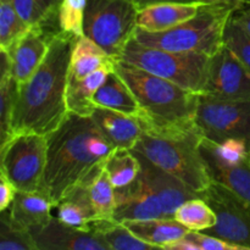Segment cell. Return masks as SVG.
Segmentation results:
<instances>
[{
  "label": "cell",
  "mask_w": 250,
  "mask_h": 250,
  "mask_svg": "<svg viewBox=\"0 0 250 250\" xmlns=\"http://www.w3.org/2000/svg\"><path fill=\"white\" fill-rule=\"evenodd\" d=\"M44 192L54 208L75 188L89 187L104 171L115 150L90 116L68 112L62 124L46 136Z\"/></svg>",
  "instance_id": "1"
},
{
  "label": "cell",
  "mask_w": 250,
  "mask_h": 250,
  "mask_svg": "<svg viewBox=\"0 0 250 250\" xmlns=\"http://www.w3.org/2000/svg\"><path fill=\"white\" fill-rule=\"evenodd\" d=\"M77 37L59 32L36 72L23 84L11 120V133L48 136L68 115L67 92L71 53Z\"/></svg>",
  "instance_id": "2"
},
{
  "label": "cell",
  "mask_w": 250,
  "mask_h": 250,
  "mask_svg": "<svg viewBox=\"0 0 250 250\" xmlns=\"http://www.w3.org/2000/svg\"><path fill=\"white\" fill-rule=\"evenodd\" d=\"M115 71L128 84L138 102L143 132L167 134L197 127L198 93L122 60L115 61Z\"/></svg>",
  "instance_id": "3"
},
{
  "label": "cell",
  "mask_w": 250,
  "mask_h": 250,
  "mask_svg": "<svg viewBox=\"0 0 250 250\" xmlns=\"http://www.w3.org/2000/svg\"><path fill=\"white\" fill-rule=\"evenodd\" d=\"M237 10L234 5L205 2L195 16L167 31L146 32L137 27L133 39L164 50L212 56L224 46L225 28Z\"/></svg>",
  "instance_id": "4"
},
{
  "label": "cell",
  "mask_w": 250,
  "mask_h": 250,
  "mask_svg": "<svg viewBox=\"0 0 250 250\" xmlns=\"http://www.w3.org/2000/svg\"><path fill=\"white\" fill-rule=\"evenodd\" d=\"M203 138L198 127L167 134L143 132L132 150L176 176L200 194L212 183L207 161L200 151Z\"/></svg>",
  "instance_id": "5"
},
{
  "label": "cell",
  "mask_w": 250,
  "mask_h": 250,
  "mask_svg": "<svg viewBox=\"0 0 250 250\" xmlns=\"http://www.w3.org/2000/svg\"><path fill=\"white\" fill-rule=\"evenodd\" d=\"M119 60L171 81L186 89L203 94L210 56L153 48L143 45L132 38Z\"/></svg>",
  "instance_id": "6"
},
{
  "label": "cell",
  "mask_w": 250,
  "mask_h": 250,
  "mask_svg": "<svg viewBox=\"0 0 250 250\" xmlns=\"http://www.w3.org/2000/svg\"><path fill=\"white\" fill-rule=\"evenodd\" d=\"M138 9L126 0H87L84 36L119 60L138 27Z\"/></svg>",
  "instance_id": "7"
},
{
  "label": "cell",
  "mask_w": 250,
  "mask_h": 250,
  "mask_svg": "<svg viewBox=\"0 0 250 250\" xmlns=\"http://www.w3.org/2000/svg\"><path fill=\"white\" fill-rule=\"evenodd\" d=\"M46 136L38 133L12 134L0 146V175L6 177L17 190L44 192L46 165Z\"/></svg>",
  "instance_id": "8"
},
{
  "label": "cell",
  "mask_w": 250,
  "mask_h": 250,
  "mask_svg": "<svg viewBox=\"0 0 250 250\" xmlns=\"http://www.w3.org/2000/svg\"><path fill=\"white\" fill-rule=\"evenodd\" d=\"M195 125L208 141H242L250 149V100L221 99L199 94Z\"/></svg>",
  "instance_id": "9"
},
{
  "label": "cell",
  "mask_w": 250,
  "mask_h": 250,
  "mask_svg": "<svg viewBox=\"0 0 250 250\" xmlns=\"http://www.w3.org/2000/svg\"><path fill=\"white\" fill-rule=\"evenodd\" d=\"M216 214V224L205 233L219 237L239 250H250V202L229 188L212 182L200 193Z\"/></svg>",
  "instance_id": "10"
},
{
  "label": "cell",
  "mask_w": 250,
  "mask_h": 250,
  "mask_svg": "<svg viewBox=\"0 0 250 250\" xmlns=\"http://www.w3.org/2000/svg\"><path fill=\"white\" fill-rule=\"evenodd\" d=\"M203 94L221 99L250 100V71L225 44L210 56Z\"/></svg>",
  "instance_id": "11"
},
{
  "label": "cell",
  "mask_w": 250,
  "mask_h": 250,
  "mask_svg": "<svg viewBox=\"0 0 250 250\" xmlns=\"http://www.w3.org/2000/svg\"><path fill=\"white\" fill-rule=\"evenodd\" d=\"M38 250H110L104 239L89 229L70 226L56 217L31 229Z\"/></svg>",
  "instance_id": "12"
},
{
  "label": "cell",
  "mask_w": 250,
  "mask_h": 250,
  "mask_svg": "<svg viewBox=\"0 0 250 250\" xmlns=\"http://www.w3.org/2000/svg\"><path fill=\"white\" fill-rule=\"evenodd\" d=\"M60 29L33 26L7 51L11 60V72L19 84H23L36 72L48 54L54 37Z\"/></svg>",
  "instance_id": "13"
},
{
  "label": "cell",
  "mask_w": 250,
  "mask_h": 250,
  "mask_svg": "<svg viewBox=\"0 0 250 250\" xmlns=\"http://www.w3.org/2000/svg\"><path fill=\"white\" fill-rule=\"evenodd\" d=\"M114 219L120 222L166 217L160 202L149 188L143 175L125 187L115 188Z\"/></svg>",
  "instance_id": "14"
},
{
  "label": "cell",
  "mask_w": 250,
  "mask_h": 250,
  "mask_svg": "<svg viewBox=\"0 0 250 250\" xmlns=\"http://www.w3.org/2000/svg\"><path fill=\"white\" fill-rule=\"evenodd\" d=\"M134 153L141 161V173L153 194L160 202L166 217H173L177 208L187 200L200 198L199 193L188 187L176 176L166 172L137 151Z\"/></svg>",
  "instance_id": "15"
},
{
  "label": "cell",
  "mask_w": 250,
  "mask_h": 250,
  "mask_svg": "<svg viewBox=\"0 0 250 250\" xmlns=\"http://www.w3.org/2000/svg\"><path fill=\"white\" fill-rule=\"evenodd\" d=\"M90 117L115 149L132 150L143 134V126L138 117L102 106H95Z\"/></svg>",
  "instance_id": "16"
},
{
  "label": "cell",
  "mask_w": 250,
  "mask_h": 250,
  "mask_svg": "<svg viewBox=\"0 0 250 250\" xmlns=\"http://www.w3.org/2000/svg\"><path fill=\"white\" fill-rule=\"evenodd\" d=\"M200 151L207 161L212 182L229 188L250 202V156L238 161H226L216 155L203 138Z\"/></svg>",
  "instance_id": "17"
},
{
  "label": "cell",
  "mask_w": 250,
  "mask_h": 250,
  "mask_svg": "<svg viewBox=\"0 0 250 250\" xmlns=\"http://www.w3.org/2000/svg\"><path fill=\"white\" fill-rule=\"evenodd\" d=\"M194 2H161L138 11V27L146 32H163L173 28L198 14L203 4Z\"/></svg>",
  "instance_id": "18"
},
{
  "label": "cell",
  "mask_w": 250,
  "mask_h": 250,
  "mask_svg": "<svg viewBox=\"0 0 250 250\" xmlns=\"http://www.w3.org/2000/svg\"><path fill=\"white\" fill-rule=\"evenodd\" d=\"M115 61L116 60L111 59L102 67H99L82 80H70L68 78L67 92H66L68 111L81 115V116L92 115L95 109L93 97L105 82L107 76L115 70Z\"/></svg>",
  "instance_id": "19"
},
{
  "label": "cell",
  "mask_w": 250,
  "mask_h": 250,
  "mask_svg": "<svg viewBox=\"0 0 250 250\" xmlns=\"http://www.w3.org/2000/svg\"><path fill=\"white\" fill-rule=\"evenodd\" d=\"M53 208V202L46 194L17 190L7 211L17 224L31 231L50 221Z\"/></svg>",
  "instance_id": "20"
},
{
  "label": "cell",
  "mask_w": 250,
  "mask_h": 250,
  "mask_svg": "<svg viewBox=\"0 0 250 250\" xmlns=\"http://www.w3.org/2000/svg\"><path fill=\"white\" fill-rule=\"evenodd\" d=\"M93 102L95 106L106 107L138 119L141 117V107L133 92L115 70L95 92Z\"/></svg>",
  "instance_id": "21"
},
{
  "label": "cell",
  "mask_w": 250,
  "mask_h": 250,
  "mask_svg": "<svg viewBox=\"0 0 250 250\" xmlns=\"http://www.w3.org/2000/svg\"><path fill=\"white\" fill-rule=\"evenodd\" d=\"M132 233L136 234L146 243L155 248L164 249L167 244L173 243L183 238L189 231L183 225L176 221L173 217H160V219L141 220V221L124 222Z\"/></svg>",
  "instance_id": "22"
},
{
  "label": "cell",
  "mask_w": 250,
  "mask_h": 250,
  "mask_svg": "<svg viewBox=\"0 0 250 250\" xmlns=\"http://www.w3.org/2000/svg\"><path fill=\"white\" fill-rule=\"evenodd\" d=\"M111 60L109 54L87 36L78 37L71 53L70 80H82Z\"/></svg>",
  "instance_id": "23"
},
{
  "label": "cell",
  "mask_w": 250,
  "mask_h": 250,
  "mask_svg": "<svg viewBox=\"0 0 250 250\" xmlns=\"http://www.w3.org/2000/svg\"><path fill=\"white\" fill-rule=\"evenodd\" d=\"M99 234L110 250H149L156 249L151 244L132 233L131 229L115 219H95L87 226Z\"/></svg>",
  "instance_id": "24"
},
{
  "label": "cell",
  "mask_w": 250,
  "mask_h": 250,
  "mask_svg": "<svg viewBox=\"0 0 250 250\" xmlns=\"http://www.w3.org/2000/svg\"><path fill=\"white\" fill-rule=\"evenodd\" d=\"M56 209L58 219L70 226L87 229L88 225L95 220V212L89 197V187L84 186L71 190L59 203Z\"/></svg>",
  "instance_id": "25"
},
{
  "label": "cell",
  "mask_w": 250,
  "mask_h": 250,
  "mask_svg": "<svg viewBox=\"0 0 250 250\" xmlns=\"http://www.w3.org/2000/svg\"><path fill=\"white\" fill-rule=\"evenodd\" d=\"M104 168L115 188L125 187L139 176L141 161L133 150L115 149L105 160Z\"/></svg>",
  "instance_id": "26"
},
{
  "label": "cell",
  "mask_w": 250,
  "mask_h": 250,
  "mask_svg": "<svg viewBox=\"0 0 250 250\" xmlns=\"http://www.w3.org/2000/svg\"><path fill=\"white\" fill-rule=\"evenodd\" d=\"M173 219L189 231L204 232L216 224V214L202 198H193L177 208Z\"/></svg>",
  "instance_id": "27"
},
{
  "label": "cell",
  "mask_w": 250,
  "mask_h": 250,
  "mask_svg": "<svg viewBox=\"0 0 250 250\" xmlns=\"http://www.w3.org/2000/svg\"><path fill=\"white\" fill-rule=\"evenodd\" d=\"M31 27L20 16L11 0H0V50L7 53Z\"/></svg>",
  "instance_id": "28"
},
{
  "label": "cell",
  "mask_w": 250,
  "mask_h": 250,
  "mask_svg": "<svg viewBox=\"0 0 250 250\" xmlns=\"http://www.w3.org/2000/svg\"><path fill=\"white\" fill-rule=\"evenodd\" d=\"M19 88V82L11 72L0 75V146H4L12 136L11 120Z\"/></svg>",
  "instance_id": "29"
},
{
  "label": "cell",
  "mask_w": 250,
  "mask_h": 250,
  "mask_svg": "<svg viewBox=\"0 0 250 250\" xmlns=\"http://www.w3.org/2000/svg\"><path fill=\"white\" fill-rule=\"evenodd\" d=\"M0 250H38L31 231L17 224L9 211H0Z\"/></svg>",
  "instance_id": "30"
},
{
  "label": "cell",
  "mask_w": 250,
  "mask_h": 250,
  "mask_svg": "<svg viewBox=\"0 0 250 250\" xmlns=\"http://www.w3.org/2000/svg\"><path fill=\"white\" fill-rule=\"evenodd\" d=\"M89 197L95 212V219H114L116 207L115 187L105 168L89 186Z\"/></svg>",
  "instance_id": "31"
},
{
  "label": "cell",
  "mask_w": 250,
  "mask_h": 250,
  "mask_svg": "<svg viewBox=\"0 0 250 250\" xmlns=\"http://www.w3.org/2000/svg\"><path fill=\"white\" fill-rule=\"evenodd\" d=\"M87 0H62L58 9V24L61 32L73 37L84 36Z\"/></svg>",
  "instance_id": "32"
},
{
  "label": "cell",
  "mask_w": 250,
  "mask_h": 250,
  "mask_svg": "<svg viewBox=\"0 0 250 250\" xmlns=\"http://www.w3.org/2000/svg\"><path fill=\"white\" fill-rule=\"evenodd\" d=\"M224 44L250 71V36L233 19H229L224 33Z\"/></svg>",
  "instance_id": "33"
},
{
  "label": "cell",
  "mask_w": 250,
  "mask_h": 250,
  "mask_svg": "<svg viewBox=\"0 0 250 250\" xmlns=\"http://www.w3.org/2000/svg\"><path fill=\"white\" fill-rule=\"evenodd\" d=\"M11 2L20 16L29 26H46L60 29L58 23H54L46 17L45 12L42 10L38 0H11Z\"/></svg>",
  "instance_id": "34"
},
{
  "label": "cell",
  "mask_w": 250,
  "mask_h": 250,
  "mask_svg": "<svg viewBox=\"0 0 250 250\" xmlns=\"http://www.w3.org/2000/svg\"><path fill=\"white\" fill-rule=\"evenodd\" d=\"M186 238L189 239L198 250H239L238 247L205 232L188 231Z\"/></svg>",
  "instance_id": "35"
},
{
  "label": "cell",
  "mask_w": 250,
  "mask_h": 250,
  "mask_svg": "<svg viewBox=\"0 0 250 250\" xmlns=\"http://www.w3.org/2000/svg\"><path fill=\"white\" fill-rule=\"evenodd\" d=\"M17 189L6 177L0 175V211L9 209Z\"/></svg>",
  "instance_id": "36"
},
{
  "label": "cell",
  "mask_w": 250,
  "mask_h": 250,
  "mask_svg": "<svg viewBox=\"0 0 250 250\" xmlns=\"http://www.w3.org/2000/svg\"><path fill=\"white\" fill-rule=\"evenodd\" d=\"M62 0H38L42 10L45 12L46 17L54 23H58V9Z\"/></svg>",
  "instance_id": "37"
},
{
  "label": "cell",
  "mask_w": 250,
  "mask_h": 250,
  "mask_svg": "<svg viewBox=\"0 0 250 250\" xmlns=\"http://www.w3.org/2000/svg\"><path fill=\"white\" fill-rule=\"evenodd\" d=\"M126 1L131 2L132 5L138 9V11L146 9V7L151 6V5L161 4V2H170V1H177V2H194V1H205V0H126Z\"/></svg>",
  "instance_id": "38"
},
{
  "label": "cell",
  "mask_w": 250,
  "mask_h": 250,
  "mask_svg": "<svg viewBox=\"0 0 250 250\" xmlns=\"http://www.w3.org/2000/svg\"><path fill=\"white\" fill-rule=\"evenodd\" d=\"M233 19L250 36V7H243L233 14Z\"/></svg>",
  "instance_id": "39"
},
{
  "label": "cell",
  "mask_w": 250,
  "mask_h": 250,
  "mask_svg": "<svg viewBox=\"0 0 250 250\" xmlns=\"http://www.w3.org/2000/svg\"><path fill=\"white\" fill-rule=\"evenodd\" d=\"M164 249L167 250H198L197 247L189 241V239L186 238V236L183 238L178 239V241L173 242V243L167 244L166 247H164Z\"/></svg>",
  "instance_id": "40"
},
{
  "label": "cell",
  "mask_w": 250,
  "mask_h": 250,
  "mask_svg": "<svg viewBox=\"0 0 250 250\" xmlns=\"http://www.w3.org/2000/svg\"><path fill=\"white\" fill-rule=\"evenodd\" d=\"M208 2H224V4H229L234 5V6L238 7L239 10L247 7L250 5V0H205Z\"/></svg>",
  "instance_id": "41"
},
{
  "label": "cell",
  "mask_w": 250,
  "mask_h": 250,
  "mask_svg": "<svg viewBox=\"0 0 250 250\" xmlns=\"http://www.w3.org/2000/svg\"><path fill=\"white\" fill-rule=\"evenodd\" d=\"M249 156H250V149H249Z\"/></svg>",
  "instance_id": "42"
}]
</instances>
